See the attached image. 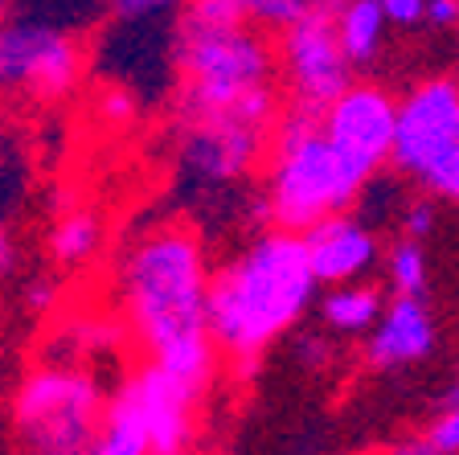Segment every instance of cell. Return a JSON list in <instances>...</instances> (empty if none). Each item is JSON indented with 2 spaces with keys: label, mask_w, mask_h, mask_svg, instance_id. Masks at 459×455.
<instances>
[{
  "label": "cell",
  "mask_w": 459,
  "mask_h": 455,
  "mask_svg": "<svg viewBox=\"0 0 459 455\" xmlns=\"http://www.w3.org/2000/svg\"><path fill=\"white\" fill-rule=\"evenodd\" d=\"M390 25H419L427 21V0H382Z\"/></svg>",
  "instance_id": "22"
},
{
  "label": "cell",
  "mask_w": 459,
  "mask_h": 455,
  "mask_svg": "<svg viewBox=\"0 0 459 455\" xmlns=\"http://www.w3.org/2000/svg\"><path fill=\"white\" fill-rule=\"evenodd\" d=\"M119 287L143 357L210 394L221 349L210 332V267L197 238L181 226L143 234L124 255Z\"/></svg>",
  "instance_id": "1"
},
{
  "label": "cell",
  "mask_w": 459,
  "mask_h": 455,
  "mask_svg": "<svg viewBox=\"0 0 459 455\" xmlns=\"http://www.w3.org/2000/svg\"><path fill=\"white\" fill-rule=\"evenodd\" d=\"M82 74V49L70 33L41 21L0 25V91L62 99Z\"/></svg>",
  "instance_id": "8"
},
{
  "label": "cell",
  "mask_w": 459,
  "mask_h": 455,
  "mask_svg": "<svg viewBox=\"0 0 459 455\" xmlns=\"http://www.w3.org/2000/svg\"><path fill=\"white\" fill-rule=\"evenodd\" d=\"M177 4H189V0H111L115 17H124V21L156 17V13H164V9H177Z\"/></svg>",
  "instance_id": "21"
},
{
  "label": "cell",
  "mask_w": 459,
  "mask_h": 455,
  "mask_svg": "<svg viewBox=\"0 0 459 455\" xmlns=\"http://www.w3.org/2000/svg\"><path fill=\"white\" fill-rule=\"evenodd\" d=\"M99 247H103V218L91 206L66 209L49 230V255L57 267H86Z\"/></svg>",
  "instance_id": "14"
},
{
  "label": "cell",
  "mask_w": 459,
  "mask_h": 455,
  "mask_svg": "<svg viewBox=\"0 0 459 455\" xmlns=\"http://www.w3.org/2000/svg\"><path fill=\"white\" fill-rule=\"evenodd\" d=\"M296 353H299V361H304V365H312V370L328 361V345L320 341V337H299V349Z\"/></svg>",
  "instance_id": "27"
},
{
  "label": "cell",
  "mask_w": 459,
  "mask_h": 455,
  "mask_svg": "<svg viewBox=\"0 0 459 455\" xmlns=\"http://www.w3.org/2000/svg\"><path fill=\"white\" fill-rule=\"evenodd\" d=\"M205 389L177 378L160 361H143L115 386L95 455H177L197 439Z\"/></svg>",
  "instance_id": "4"
},
{
  "label": "cell",
  "mask_w": 459,
  "mask_h": 455,
  "mask_svg": "<svg viewBox=\"0 0 459 455\" xmlns=\"http://www.w3.org/2000/svg\"><path fill=\"white\" fill-rule=\"evenodd\" d=\"M325 132L357 164L377 172L394 156L398 136V103L377 86H349L325 111Z\"/></svg>",
  "instance_id": "11"
},
{
  "label": "cell",
  "mask_w": 459,
  "mask_h": 455,
  "mask_svg": "<svg viewBox=\"0 0 459 455\" xmlns=\"http://www.w3.org/2000/svg\"><path fill=\"white\" fill-rule=\"evenodd\" d=\"M181 127V169L205 185L238 180L263 161L271 127L238 124V119H197Z\"/></svg>",
  "instance_id": "10"
},
{
  "label": "cell",
  "mask_w": 459,
  "mask_h": 455,
  "mask_svg": "<svg viewBox=\"0 0 459 455\" xmlns=\"http://www.w3.org/2000/svg\"><path fill=\"white\" fill-rule=\"evenodd\" d=\"M430 226H435V206H430V201H414V206L406 209V218H402V234L427 238Z\"/></svg>",
  "instance_id": "23"
},
{
  "label": "cell",
  "mask_w": 459,
  "mask_h": 455,
  "mask_svg": "<svg viewBox=\"0 0 459 455\" xmlns=\"http://www.w3.org/2000/svg\"><path fill=\"white\" fill-rule=\"evenodd\" d=\"M427 21L430 25H439V29L455 25L459 21V0H427Z\"/></svg>",
  "instance_id": "26"
},
{
  "label": "cell",
  "mask_w": 459,
  "mask_h": 455,
  "mask_svg": "<svg viewBox=\"0 0 459 455\" xmlns=\"http://www.w3.org/2000/svg\"><path fill=\"white\" fill-rule=\"evenodd\" d=\"M459 132V86L447 78L422 83L406 103H398V136H394V169L419 180L427 164L455 140Z\"/></svg>",
  "instance_id": "9"
},
{
  "label": "cell",
  "mask_w": 459,
  "mask_h": 455,
  "mask_svg": "<svg viewBox=\"0 0 459 455\" xmlns=\"http://www.w3.org/2000/svg\"><path fill=\"white\" fill-rule=\"evenodd\" d=\"M336 9L341 0H312L304 13L287 29H279V70H283L287 95L291 103L312 107L325 115L336 103L341 91H349V54L341 46V29H336Z\"/></svg>",
  "instance_id": "7"
},
{
  "label": "cell",
  "mask_w": 459,
  "mask_h": 455,
  "mask_svg": "<svg viewBox=\"0 0 459 455\" xmlns=\"http://www.w3.org/2000/svg\"><path fill=\"white\" fill-rule=\"evenodd\" d=\"M9 258H13V250H9V234H4V226H0V276L9 271Z\"/></svg>",
  "instance_id": "28"
},
{
  "label": "cell",
  "mask_w": 459,
  "mask_h": 455,
  "mask_svg": "<svg viewBox=\"0 0 459 455\" xmlns=\"http://www.w3.org/2000/svg\"><path fill=\"white\" fill-rule=\"evenodd\" d=\"M382 308L385 303L377 295V287H357L353 279V284H333V292L320 303V316L336 332H369L382 316Z\"/></svg>",
  "instance_id": "16"
},
{
  "label": "cell",
  "mask_w": 459,
  "mask_h": 455,
  "mask_svg": "<svg viewBox=\"0 0 459 455\" xmlns=\"http://www.w3.org/2000/svg\"><path fill=\"white\" fill-rule=\"evenodd\" d=\"M57 284L54 279H33V284L25 287V300H29V308H38V312H49V308H54L57 303Z\"/></svg>",
  "instance_id": "24"
},
{
  "label": "cell",
  "mask_w": 459,
  "mask_h": 455,
  "mask_svg": "<svg viewBox=\"0 0 459 455\" xmlns=\"http://www.w3.org/2000/svg\"><path fill=\"white\" fill-rule=\"evenodd\" d=\"M103 115L111 119V124L132 119V95H127V91H107L103 95Z\"/></svg>",
  "instance_id": "25"
},
{
  "label": "cell",
  "mask_w": 459,
  "mask_h": 455,
  "mask_svg": "<svg viewBox=\"0 0 459 455\" xmlns=\"http://www.w3.org/2000/svg\"><path fill=\"white\" fill-rule=\"evenodd\" d=\"M316 279L304 234L271 226L238 258L210 276V332L238 378H250L258 361L291 324L307 312Z\"/></svg>",
  "instance_id": "2"
},
{
  "label": "cell",
  "mask_w": 459,
  "mask_h": 455,
  "mask_svg": "<svg viewBox=\"0 0 459 455\" xmlns=\"http://www.w3.org/2000/svg\"><path fill=\"white\" fill-rule=\"evenodd\" d=\"M385 9L382 0H341L336 9V29H341V46L349 54L353 66H365L377 46H382V33H385Z\"/></svg>",
  "instance_id": "15"
},
{
  "label": "cell",
  "mask_w": 459,
  "mask_h": 455,
  "mask_svg": "<svg viewBox=\"0 0 459 455\" xmlns=\"http://www.w3.org/2000/svg\"><path fill=\"white\" fill-rule=\"evenodd\" d=\"M177 124L197 119H238V124H275V74L279 54L258 33V25H177Z\"/></svg>",
  "instance_id": "3"
},
{
  "label": "cell",
  "mask_w": 459,
  "mask_h": 455,
  "mask_svg": "<svg viewBox=\"0 0 459 455\" xmlns=\"http://www.w3.org/2000/svg\"><path fill=\"white\" fill-rule=\"evenodd\" d=\"M385 271H390L394 292H402V295L427 292V255H422V238L402 234V242L390 250V258H385Z\"/></svg>",
  "instance_id": "17"
},
{
  "label": "cell",
  "mask_w": 459,
  "mask_h": 455,
  "mask_svg": "<svg viewBox=\"0 0 459 455\" xmlns=\"http://www.w3.org/2000/svg\"><path fill=\"white\" fill-rule=\"evenodd\" d=\"M435 345V324L422 295H394L390 308H382L377 324H373V337L365 345V357H369L373 370H402V365H414L422 361Z\"/></svg>",
  "instance_id": "13"
},
{
  "label": "cell",
  "mask_w": 459,
  "mask_h": 455,
  "mask_svg": "<svg viewBox=\"0 0 459 455\" xmlns=\"http://www.w3.org/2000/svg\"><path fill=\"white\" fill-rule=\"evenodd\" d=\"M307 258L320 284H353L377 263V238L365 222L349 218V214H333V218L316 222L304 230Z\"/></svg>",
  "instance_id": "12"
},
{
  "label": "cell",
  "mask_w": 459,
  "mask_h": 455,
  "mask_svg": "<svg viewBox=\"0 0 459 455\" xmlns=\"http://www.w3.org/2000/svg\"><path fill=\"white\" fill-rule=\"evenodd\" d=\"M107 394L91 370L41 365L21 381L13 398V435L25 451L41 455H95L103 435Z\"/></svg>",
  "instance_id": "6"
},
{
  "label": "cell",
  "mask_w": 459,
  "mask_h": 455,
  "mask_svg": "<svg viewBox=\"0 0 459 455\" xmlns=\"http://www.w3.org/2000/svg\"><path fill=\"white\" fill-rule=\"evenodd\" d=\"M307 4L312 0H242L250 25H258V29H287Z\"/></svg>",
  "instance_id": "19"
},
{
  "label": "cell",
  "mask_w": 459,
  "mask_h": 455,
  "mask_svg": "<svg viewBox=\"0 0 459 455\" xmlns=\"http://www.w3.org/2000/svg\"><path fill=\"white\" fill-rule=\"evenodd\" d=\"M373 177L377 172H369L344 148H336L325 127L304 140L271 144L267 218L283 230L304 234L316 222L344 214L353 201H361Z\"/></svg>",
  "instance_id": "5"
},
{
  "label": "cell",
  "mask_w": 459,
  "mask_h": 455,
  "mask_svg": "<svg viewBox=\"0 0 459 455\" xmlns=\"http://www.w3.org/2000/svg\"><path fill=\"white\" fill-rule=\"evenodd\" d=\"M4 13H9V0H0V25H4Z\"/></svg>",
  "instance_id": "29"
},
{
  "label": "cell",
  "mask_w": 459,
  "mask_h": 455,
  "mask_svg": "<svg viewBox=\"0 0 459 455\" xmlns=\"http://www.w3.org/2000/svg\"><path fill=\"white\" fill-rule=\"evenodd\" d=\"M411 451H459V394L447 402V410L435 418V427H430L419 443H411Z\"/></svg>",
  "instance_id": "20"
},
{
  "label": "cell",
  "mask_w": 459,
  "mask_h": 455,
  "mask_svg": "<svg viewBox=\"0 0 459 455\" xmlns=\"http://www.w3.org/2000/svg\"><path fill=\"white\" fill-rule=\"evenodd\" d=\"M419 180H422V189H430L435 197H447L459 206V132H455V140L427 164V172H422Z\"/></svg>",
  "instance_id": "18"
}]
</instances>
